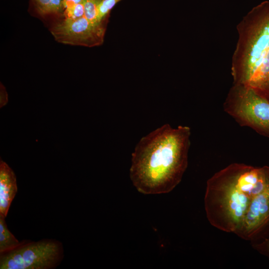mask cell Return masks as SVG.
Returning a JSON list of instances; mask_svg holds the SVG:
<instances>
[{
	"label": "cell",
	"mask_w": 269,
	"mask_h": 269,
	"mask_svg": "<svg viewBox=\"0 0 269 269\" xmlns=\"http://www.w3.org/2000/svg\"><path fill=\"white\" fill-rule=\"evenodd\" d=\"M257 92L269 100V78L262 90Z\"/></svg>",
	"instance_id": "cell-17"
},
{
	"label": "cell",
	"mask_w": 269,
	"mask_h": 269,
	"mask_svg": "<svg viewBox=\"0 0 269 269\" xmlns=\"http://www.w3.org/2000/svg\"><path fill=\"white\" fill-rule=\"evenodd\" d=\"M63 0H32L38 12L41 15L57 14L63 11Z\"/></svg>",
	"instance_id": "cell-10"
},
{
	"label": "cell",
	"mask_w": 269,
	"mask_h": 269,
	"mask_svg": "<svg viewBox=\"0 0 269 269\" xmlns=\"http://www.w3.org/2000/svg\"><path fill=\"white\" fill-rule=\"evenodd\" d=\"M238 31L232 74L234 84L251 87L269 51V1L261 2L249 11Z\"/></svg>",
	"instance_id": "cell-3"
},
{
	"label": "cell",
	"mask_w": 269,
	"mask_h": 269,
	"mask_svg": "<svg viewBox=\"0 0 269 269\" xmlns=\"http://www.w3.org/2000/svg\"><path fill=\"white\" fill-rule=\"evenodd\" d=\"M122 0H102L98 6L97 20L101 21L108 17L110 11Z\"/></svg>",
	"instance_id": "cell-13"
},
{
	"label": "cell",
	"mask_w": 269,
	"mask_h": 269,
	"mask_svg": "<svg viewBox=\"0 0 269 269\" xmlns=\"http://www.w3.org/2000/svg\"><path fill=\"white\" fill-rule=\"evenodd\" d=\"M17 192L16 176L8 164L0 161V216L6 218Z\"/></svg>",
	"instance_id": "cell-8"
},
{
	"label": "cell",
	"mask_w": 269,
	"mask_h": 269,
	"mask_svg": "<svg viewBox=\"0 0 269 269\" xmlns=\"http://www.w3.org/2000/svg\"><path fill=\"white\" fill-rule=\"evenodd\" d=\"M65 18L76 19L84 16V0L83 2L64 10Z\"/></svg>",
	"instance_id": "cell-14"
},
{
	"label": "cell",
	"mask_w": 269,
	"mask_h": 269,
	"mask_svg": "<svg viewBox=\"0 0 269 269\" xmlns=\"http://www.w3.org/2000/svg\"><path fill=\"white\" fill-rule=\"evenodd\" d=\"M269 78V51L263 60L251 88L260 91Z\"/></svg>",
	"instance_id": "cell-11"
},
{
	"label": "cell",
	"mask_w": 269,
	"mask_h": 269,
	"mask_svg": "<svg viewBox=\"0 0 269 269\" xmlns=\"http://www.w3.org/2000/svg\"><path fill=\"white\" fill-rule=\"evenodd\" d=\"M190 128L165 124L142 137L132 154L131 180L144 194L171 191L188 166Z\"/></svg>",
	"instance_id": "cell-1"
},
{
	"label": "cell",
	"mask_w": 269,
	"mask_h": 269,
	"mask_svg": "<svg viewBox=\"0 0 269 269\" xmlns=\"http://www.w3.org/2000/svg\"><path fill=\"white\" fill-rule=\"evenodd\" d=\"M269 186V166L229 164L207 181L204 207L208 220L220 230L235 234L253 198Z\"/></svg>",
	"instance_id": "cell-2"
},
{
	"label": "cell",
	"mask_w": 269,
	"mask_h": 269,
	"mask_svg": "<svg viewBox=\"0 0 269 269\" xmlns=\"http://www.w3.org/2000/svg\"><path fill=\"white\" fill-rule=\"evenodd\" d=\"M261 251H264L269 259V237L265 239L258 247Z\"/></svg>",
	"instance_id": "cell-15"
},
{
	"label": "cell",
	"mask_w": 269,
	"mask_h": 269,
	"mask_svg": "<svg viewBox=\"0 0 269 269\" xmlns=\"http://www.w3.org/2000/svg\"><path fill=\"white\" fill-rule=\"evenodd\" d=\"M269 227V186L252 199L236 234L251 240Z\"/></svg>",
	"instance_id": "cell-7"
},
{
	"label": "cell",
	"mask_w": 269,
	"mask_h": 269,
	"mask_svg": "<svg viewBox=\"0 0 269 269\" xmlns=\"http://www.w3.org/2000/svg\"><path fill=\"white\" fill-rule=\"evenodd\" d=\"M223 107L240 126L269 137V100L256 90L234 84Z\"/></svg>",
	"instance_id": "cell-4"
},
{
	"label": "cell",
	"mask_w": 269,
	"mask_h": 269,
	"mask_svg": "<svg viewBox=\"0 0 269 269\" xmlns=\"http://www.w3.org/2000/svg\"><path fill=\"white\" fill-rule=\"evenodd\" d=\"M5 219L0 216V254L16 249L23 242H19L8 230Z\"/></svg>",
	"instance_id": "cell-9"
},
{
	"label": "cell",
	"mask_w": 269,
	"mask_h": 269,
	"mask_svg": "<svg viewBox=\"0 0 269 269\" xmlns=\"http://www.w3.org/2000/svg\"><path fill=\"white\" fill-rule=\"evenodd\" d=\"M108 17L100 22H92L83 16L76 19L65 18L55 24L51 32L59 42L93 47L102 44Z\"/></svg>",
	"instance_id": "cell-6"
},
{
	"label": "cell",
	"mask_w": 269,
	"mask_h": 269,
	"mask_svg": "<svg viewBox=\"0 0 269 269\" xmlns=\"http://www.w3.org/2000/svg\"><path fill=\"white\" fill-rule=\"evenodd\" d=\"M62 244L53 239L23 240L16 249L0 254V269H51L63 258Z\"/></svg>",
	"instance_id": "cell-5"
},
{
	"label": "cell",
	"mask_w": 269,
	"mask_h": 269,
	"mask_svg": "<svg viewBox=\"0 0 269 269\" xmlns=\"http://www.w3.org/2000/svg\"><path fill=\"white\" fill-rule=\"evenodd\" d=\"M102 0H84V17L92 22L97 20L98 6Z\"/></svg>",
	"instance_id": "cell-12"
},
{
	"label": "cell",
	"mask_w": 269,
	"mask_h": 269,
	"mask_svg": "<svg viewBox=\"0 0 269 269\" xmlns=\"http://www.w3.org/2000/svg\"><path fill=\"white\" fill-rule=\"evenodd\" d=\"M83 1L84 0H63L62 2V7L63 10L68 7L80 3Z\"/></svg>",
	"instance_id": "cell-16"
}]
</instances>
